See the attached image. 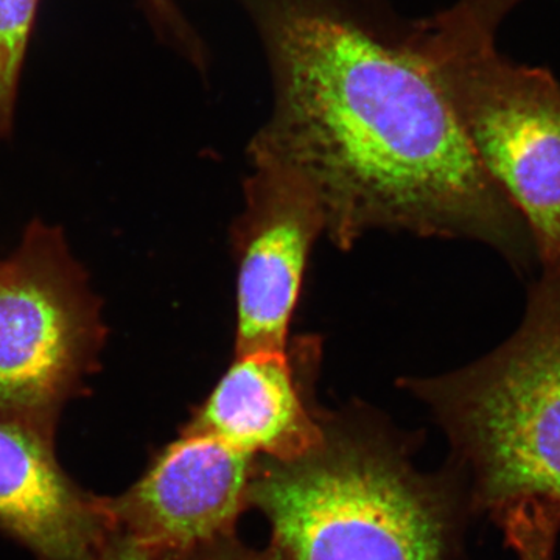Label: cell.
Masks as SVG:
<instances>
[{"label":"cell","instance_id":"obj_8","mask_svg":"<svg viewBox=\"0 0 560 560\" xmlns=\"http://www.w3.org/2000/svg\"><path fill=\"white\" fill-rule=\"evenodd\" d=\"M318 346L235 353L230 370L198 408L187 429L210 434L256 459L293 460L323 440L311 386Z\"/></svg>","mask_w":560,"mask_h":560},{"label":"cell","instance_id":"obj_3","mask_svg":"<svg viewBox=\"0 0 560 560\" xmlns=\"http://www.w3.org/2000/svg\"><path fill=\"white\" fill-rule=\"evenodd\" d=\"M400 385L447 434L470 512L499 521L523 504L560 510V275L530 287L521 327L499 349Z\"/></svg>","mask_w":560,"mask_h":560},{"label":"cell","instance_id":"obj_5","mask_svg":"<svg viewBox=\"0 0 560 560\" xmlns=\"http://www.w3.org/2000/svg\"><path fill=\"white\" fill-rule=\"evenodd\" d=\"M448 25L425 55L482 168L525 220L544 272L560 275V84L503 60L474 22Z\"/></svg>","mask_w":560,"mask_h":560},{"label":"cell","instance_id":"obj_10","mask_svg":"<svg viewBox=\"0 0 560 560\" xmlns=\"http://www.w3.org/2000/svg\"><path fill=\"white\" fill-rule=\"evenodd\" d=\"M39 0H0V139L13 131L18 90Z\"/></svg>","mask_w":560,"mask_h":560},{"label":"cell","instance_id":"obj_6","mask_svg":"<svg viewBox=\"0 0 560 560\" xmlns=\"http://www.w3.org/2000/svg\"><path fill=\"white\" fill-rule=\"evenodd\" d=\"M245 209L234 224L237 260L235 353L289 349L313 243L326 232L318 198L279 162L250 154Z\"/></svg>","mask_w":560,"mask_h":560},{"label":"cell","instance_id":"obj_11","mask_svg":"<svg viewBox=\"0 0 560 560\" xmlns=\"http://www.w3.org/2000/svg\"><path fill=\"white\" fill-rule=\"evenodd\" d=\"M160 560H283V558L275 545L267 550H254L235 539L234 534V536L213 541L198 550L168 556V558Z\"/></svg>","mask_w":560,"mask_h":560},{"label":"cell","instance_id":"obj_4","mask_svg":"<svg viewBox=\"0 0 560 560\" xmlns=\"http://www.w3.org/2000/svg\"><path fill=\"white\" fill-rule=\"evenodd\" d=\"M102 301L61 228L39 219L0 260V420L55 441L106 341Z\"/></svg>","mask_w":560,"mask_h":560},{"label":"cell","instance_id":"obj_7","mask_svg":"<svg viewBox=\"0 0 560 560\" xmlns=\"http://www.w3.org/2000/svg\"><path fill=\"white\" fill-rule=\"evenodd\" d=\"M256 458L210 434L184 427L121 495L103 497L113 529L158 560L234 536L249 506Z\"/></svg>","mask_w":560,"mask_h":560},{"label":"cell","instance_id":"obj_12","mask_svg":"<svg viewBox=\"0 0 560 560\" xmlns=\"http://www.w3.org/2000/svg\"><path fill=\"white\" fill-rule=\"evenodd\" d=\"M98 560H158L153 552L131 539L127 534L113 529Z\"/></svg>","mask_w":560,"mask_h":560},{"label":"cell","instance_id":"obj_1","mask_svg":"<svg viewBox=\"0 0 560 560\" xmlns=\"http://www.w3.org/2000/svg\"><path fill=\"white\" fill-rule=\"evenodd\" d=\"M278 58L275 113L249 154L308 184L335 246L350 249L366 232L388 230L486 243L515 267L537 257L427 55L300 14L280 28Z\"/></svg>","mask_w":560,"mask_h":560},{"label":"cell","instance_id":"obj_9","mask_svg":"<svg viewBox=\"0 0 560 560\" xmlns=\"http://www.w3.org/2000/svg\"><path fill=\"white\" fill-rule=\"evenodd\" d=\"M0 530L38 560H98L113 525L103 497L62 469L54 442L0 420Z\"/></svg>","mask_w":560,"mask_h":560},{"label":"cell","instance_id":"obj_2","mask_svg":"<svg viewBox=\"0 0 560 560\" xmlns=\"http://www.w3.org/2000/svg\"><path fill=\"white\" fill-rule=\"evenodd\" d=\"M323 440L293 460L259 459L249 506L283 560H451L470 512L455 470L416 469L371 412H320Z\"/></svg>","mask_w":560,"mask_h":560}]
</instances>
